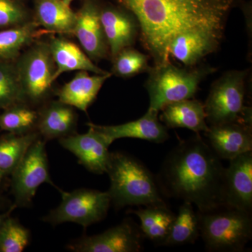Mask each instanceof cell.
<instances>
[{
	"instance_id": "6da1fadb",
	"label": "cell",
	"mask_w": 252,
	"mask_h": 252,
	"mask_svg": "<svg viewBox=\"0 0 252 252\" xmlns=\"http://www.w3.org/2000/svg\"><path fill=\"white\" fill-rule=\"evenodd\" d=\"M135 16L140 41L154 65L171 62L168 50L186 32L224 31L235 0H117Z\"/></svg>"
},
{
	"instance_id": "7a4b0ae2",
	"label": "cell",
	"mask_w": 252,
	"mask_h": 252,
	"mask_svg": "<svg viewBox=\"0 0 252 252\" xmlns=\"http://www.w3.org/2000/svg\"><path fill=\"white\" fill-rule=\"evenodd\" d=\"M225 167L199 134L181 140L157 176L164 197L189 202L199 211L223 204Z\"/></svg>"
},
{
	"instance_id": "3957f363",
	"label": "cell",
	"mask_w": 252,
	"mask_h": 252,
	"mask_svg": "<svg viewBox=\"0 0 252 252\" xmlns=\"http://www.w3.org/2000/svg\"><path fill=\"white\" fill-rule=\"evenodd\" d=\"M106 173L114 206H148L165 203L157 177L140 160L123 152H110Z\"/></svg>"
},
{
	"instance_id": "277c9868",
	"label": "cell",
	"mask_w": 252,
	"mask_h": 252,
	"mask_svg": "<svg viewBox=\"0 0 252 252\" xmlns=\"http://www.w3.org/2000/svg\"><path fill=\"white\" fill-rule=\"evenodd\" d=\"M200 236L210 252H240L252 238V213L220 204L197 212Z\"/></svg>"
},
{
	"instance_id": "5b68a950",
	"label": "cell",
	"mask_w": 252,
	"mask_h": 252,
	"mask_svg": "<svg viewBox=\"0 0 252 252\" xmlns=\"http://www.w3.org/2000/svg\"><path fill=\"white\" fill-rule=\"evenodd\" d=\"M217 68L209 65L180 67L171 62L154 65L144 86L149 96V109L160 112L165 105L193 98L200 83Z\"/></svg>"
},
{
	"instance_id": "8992f818",
	"label": "cell",
	"mask_w": 252,
	"mask_h": 252,
	"mask_svg": "<svg viewBox=\"0 0 252 252\" xmlns=\"http://www.w3.org/2000/svg\"><path fill=\"white\" fill-rule=\"evenodd\" d=\"M248 76V69L227 71L212 84L204 103L207 124L252 126V108L245 104Z\"/></svg>"
},
{
	"instance_id": "52a82bcc",
	"label": "cell",
	"mask_w": 252,
	"mask_h": 252,
	"mask_svg": "<svg viewBox=\"0 0 252 252\" xmlns=\"http://www.w3.org/2000/svg\"><path fill=\"white\" fill-rule=\"evenodd\" d=\"M26 102H44L52 90L56 67L49 41L36 39L15 62Z\"/></svg>"
},
{
	"instance_id": "ba28073f",
	"label": "cell",
	"mask_w": 252,
	"mask_h": 252,
	"mask_svg": "<svg viewBox=\"0 0 252 252\" xmlns=\"http://www.w3.org/2000/svg\"><path fill=\"white\" fill-rule=\"evenodd\" d=\"M62 201L49 212L43 220L56 225L72 222L87 228L107 217L112 204L108 191L89 189H79L71 192L59 189Z\"/></svg>"
},
{
	"instance_id": "9c48e42d",
	"label": "cell",
	"mask_w": 252,
	"mask_h": 252,
	"mask_svg": "<svg viewBox=\"0 0 252 252\" xmlns=\"http://www.w3.org/2000/svg\"><path fill=\"white\" fill-rule=\"evenodd\" d=\"M46 142L41 137L34 141L11 173V190L16 207H29L43 184L55 186L49 174Z\"/></svg>"
},
{
	"instance_id": "30bf717a",
	"label": "cell",
	"mask_w": 252,
	"mask_h": 252,
	"mask_svg": "<svg viewBox=\"0 0 252 252\" xmlns=\"http://www.w3.org/2000/svg\"><path fill=\"white\" fill-rule=\"evenodd\" d=\"M142 238L140 227L126 220L103 233L82 237L67 248L74 252H138L142 250Z\"/></svg>"
},
{
	"instance_id": "8fae6325",
	"label": "cell",
	"mask_w": 252,
	"mask_h": 252,
	"mask_svg": "<svg viewBox=\"0 0 252 252\" xmlns=\"http://www.w3.org/2000/svg\"><path fill=\"white\" fill-rule=\"evenodd\" d=\"M89 130L84 134H73L59 139L61 146L77 158L79 163L93 173H106L111 145L105 136L93 125L87 124Z\"/></svg>"
},
{
	"instance_id": "7c38bea8",
	"label": "cell",
	"mask_w": 252,
	"mask_h": 252,
	"mask_svg": "<svg viewBox=\"0 0 252 252\" xmlns=\"http://www.w3.org/2000/svg\"><path fill=\"white\" fill-rule=\"evenodd\" d=\"M224 31L204 29L186 32L176 36L169 47V56L185 67L198 65L209 55L216 52Z\"/></svg>"
},
{
	"instance_id": "4fadbf2b",
	"label": "cell",
	"mask_w": 252,
	"mask_h": 252,
	"mask_svg": "<svg viewBox=\"0 0 252 252\" xmlns=\"http://www.w3.org/2000/svg\"><path fill=\"white\" fill-rule=\"evenodd\" d=\"M72 35L94 62L107 59L108 45L100 21V7L94 0H87L77 11Z\"/></svg>"
},
{
	"instance_id": "5bb4252c",
	"label": "cell",
	"mask_w": 252,
	"mask_h": 252,
	"mask_svg": "<svg viewBox=\"0 0 252 252\" xmlns=\"http://www.w3.org/2000/svg\"><path fill=\"white\" fill-rule=\"evenodd\" d=\"M100 21L112 59L122 50L133 46L140 34L135 16L122 6L100 8Z\"/></svg>"
},
{
	"instance_id": "9a60e30c",
	"label": "cell",
	"mask_w": 252,
	"mask_h": 252,
	"mask_svg": "<svg viewBox=\"0 0 252 252\" xmlns=\"http://www.w3.org/2000/svg\"><path fill=\"white\" fill-rule=\"evenodd\" d=\"M229 161L225 168L223 204L252 213V151Z\"/></svg>"
},
{
	"instance_id": "2e32d148",
	"label": "cell",
	"mask_w": 252,
	"mask_h": 252,
	"mask_svg": "<svg viewBox=\"0 0 252 252\" xmlns=\"http://www.w3.org/2000/svg\"><path fill=\"white\" fill-rule=\"evenodd\" d=\"M204 135L220 160H230L252 151V126L240 123L209 126Z\"/></svg>"
},
{
	"instance_id": "e0dca14e",
	"label": "cell",
	"mask_w": 252,
	"mask_h": 252,
	"mask_svg": "<svg viewBox=\"0 0 252 252\" xmlns=\"http://www.w3.org/2000/svg\"><path fill=\"white\" fill-rule=\"evenodd\" d=\"M158 115L157 111L148 109L143 117L132 122L115 126L93 125L105 136L110 144L122 138L140 139L161 144L166 142L170 135L166 126L160 122Z\"/></svg>"
},
{
	"instance_id": "ac0fdd59",
	"label": "cell",
	"mask_w": 252,
	"mask_h": 252,
	"mask_svg": "<svg viewBox=\"0 0 252 252\" xmlns=\"http://www.w3.org/2000/svg\"><path fill=\"white\" fill-rule=\"evenodd\" d=\"M38 112L36 130L46 142L77 132L78 117L74 107L58 99L44 104Z\"/></svg>"
},
{
	"instance_id": "d6986e66",
	"label": "cell",
	"mask_w": 252,
	"mask_h": 252,
	"mask_svg": "<svg viewBox=\"0 0 252 252\" xmlns=\"http://www.w3.org/2000/svg\"><path fill=\"white\" fill-rule=\"evenodd\" d=\"M112 75L111 72L90 75L87 71H79L69 82L59 89L56 95L63 103L87 112L104 82Z\"/></svg>"
},
{
	"instance_id": "ffe728a7",
	"label": "cell",
	"mask_w": 252,
	"mask_h": 252,
	"mask_svg": "<svg viewBox=\"0 0 252 252\" xmlns=\"http://www.w3.org/2000/svg\"><path fill=\"white\" fill-rule=\"evenodd\" d=\"M159 119L167 128H187L196 134L209 128L204 103L193 98L182 99L165 105Z\"/></svg>"
},
{
	"instance_id": "44dd1931",
	"label": "cell",
	"mask_w": 252,
	"mask_h": 252,
	"mask_svg": "<svg viewBox=\"0 0 252 252\" xmlns=\"http://www.w3.org/2000/svg\"><path fill=\"white\" fill-rule=\"evenodd\" d=\"M48 41L56 64L55 81L63 73L72 71H87L96 74L109 73L96 65L88 55L72 41L56 36H51Z\"/></svg>"
},
{
	"instance_id": "7402d4cb",
	"label": "cell",
	"mask_w": 252,
	"mask_h": 252,
	"mask_svg": "<svg viewBox=\"0 0 252 252\" xmlns=\"http://www.w3.org/2000/svg\"><path fill=\"white\" fill-rule=\"evenodd\" d=\"M77 14L63 0H37L34 21L47 33L72 35Z\"/></svg>"
},
{
	"instance_id": "603a6c76",
	"label": "cell",
	"mask_w": 252,
	"mask_h": 252,
	"mask_svg": "<svg viewBox=\"0 0 252 252\" xmlns=\"http://www.w3.org/2000/svg\"><path fill=\"white\" fill-rule=\"evenodd\" d=\"M34 21L0 30V62H16L23 51L46 32Z\"/></svg>"
},
{
	"instance_id": "cb8c5ba5",
	"label": "cell",
	"mask_w": 252,
	"mask_h": 252,
	"mask_svg": "<svg viewBox=\"0 0 252 252\" xmlns=\"http://www.w3.org/2000/svg\"><path fill=\"white\" fill-rule=\"evenodd\" d=\"M131 210L140 220V229L145 238L158 245H165L175 215L167 204L144 206Z\"/></svg>"
},
{
	"instance_id": "d4e9b609",
	"label": "cell",
	"mask_w": 252,
	"mask_h": 252,
	"mask_svg": "<svg viewBox=\"0 0 252 252\" xmlns=\"http://www.w3.org/2000/svg\"><path fill=\"white\" fill-rule=\"evenodd\" d=\"M39 137L37 130L23 135L6 132L0 137V172L3 175H11L31 144Z\"/></svg>"
},
{
	"instance_id": "484cf974",
	"label": "cell",
	"mask_w": 252,
	"mask_h": 252,
	"mask_svg": "<svg viewBox=\"0 0 252 252\" xmlns=\"http://www.w3.org/2000/svg\"><path fill=\"white\" fill-rule=\"evenodd\" d=\"M200 236L198 217L193 205L183 202L172 222L165 246H180L193 244Z\"/></svg>"
},
{
	"instance_id": "4316f807",
	"label": "cell",
	"mask_w": 252,
	"mask_h": 252,
	"mask_svg": "<svg viewBox=\"0 0 252 252\" xmlns=\"http://www.w3.org/2000/svg\"><path fill=\"white\" fill-rule=\"evenodd\" d=\"M39 112L23 102L3 109L0 114V129L11 133H29L36 130Z\"/></svg>"
},
{
	"instance_id": "83f0119b",
	"label": "cell",
	"mask_w": 252,
	"mask_h": 252,
	"mask_svg": "<svg viewBox=\"0 0 252 252\" xmlns=\"http://www.w3.org/2000/svg\"><path fill=\"white\" fill-rule=\"evenodd\" d=\"M26 102L15 62H0V109Z\"/></svg>"
},
{
	"instance_id": "f1b7e54d",
	"label": "cell",
	"mask_w": 252,
	"mask_h": 252,
	"mask_svg": "<svg viewBox=\"0 0 252 252\" xmlns=\"http://www.w3.org/2000/svg\"><path fill=\"white\" fill-rule=\"evenodd\" d=\"M111 74L122 78H130L151 69L149 56L134 48H126L112 59Z\"/></svg>"
},
{
	"instance_id": "f546056e",
	"label": "cell",
	"mask_w": 252,
	"mask_h": 252,
	"mask_svg": "<svg viewBox=\"0 0 252 252\" xmlns=\"http://www.w3.org/2000/svg\"><path fill=\"white\" fill-rule=\"evenodd\" d=\"M31 233L18 220L8 217L0 229V252H21L29 244Z\"/></svg>"
},
{
	"instance_id": "4dcf8cb0",
	"label": "cell",
	"mask_w": 252,
	"mask_h": 252,
	"mask_svg": "<svg viewBox=\"0 0 252 252\" xmlns=\"http://www.w3.org/2000/svg\"><path fill=\"white\" fill-rule=\"evenodd\" d=\"M32 20L18 0H0V30L22 26Z\"/></svg>"
},
{
	"instance_id": "1f68e13d",
	"label": "cell",
	"mask_w": 252,
	"mask_h": 252,
	"mask_svg": "<svg viewBox=\"0 0 252 252\" xmlns=\"http://www.w3.org/2000/svg\"><path fill=\"white\" fill-rule=\"evenodd\" d=\"M16 207V205H14L11 207L9 211L5 212V213L0 214V229H1L2 225L4 224L5 220H6L8 217L11 216V212H12Z\"/></svg>"
},
{
	"instance_id": "d6a6232c",
	"label": "cell",
	"mask_w": 252,
	"mask_h": 252,
	"mask_svg": "<svg viewBox=\"0 0 252 252\" xmlns=\"http://www.w3.org/2000/svg\"><path fill=\"white\" fill-rule=\"evenodd\" d=\"M66 4H70V3L72 2L73 0H63Z\"/></svg>"
},
{
	"instance_id": "836d02e7",
	"label": "cell",
	"mask_w": 252,
	"mask_h": 252,
	"mask_svg": "<svg viewBox=\"0 0 252 252\" xmlns=\"http://www.w3.org/2000/svg\"><path fill=\"white\" fill-rule=\"evenodd\" d=\"M3 177H4V175H3V174L0 172V182H1V179H2Z\"/></svg>"
}]
</instances>
